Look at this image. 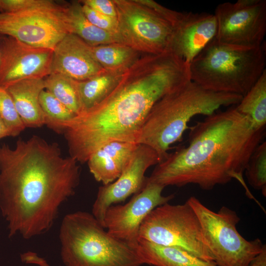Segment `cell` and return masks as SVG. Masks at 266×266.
I'll use <instances>...</instances> for the list:
<instances>
[{
  "instance_id": "ba28073f",
  "label": "cell",
  "mask_w": 266,
  "mask_h": 266,
  "mask_svg": "<svg viewBox=\"0 0 266 266\" xmlns=\"http://www.w3.org/2000/svg\"><path fill=\"white\" fill-rule=\"evenodd\" d=\"M139 238L180 248L202 260L213 262L198 217L187 202L176 205L168 202L154 208L142 222Z\"/></svg>"
},
{
  "instance_id": "9a60e30c",
  "label": "cell",
  "mask_w": 266,
  "mask_h": 266,
  "mask_svg": "<svg viewBox=\"0 0 266 266\" xmlns=\"http://www.w3.org/2000/svg\"><path fill=\"white\" fill-rule=\"evenodd\" d=\"M217 22L214 14L182 12L173 28L169 51L189 64L214 39Z\"/></svg>"
},
{
  "instance_id": "ac0fdd59",
  "label": "cell",
  "mask_w": 266,
  "mask_h": 266,
  "mask_svg": "<svg viewBox=\"0 0 266 266\" xmlns=\"http://www.w3.org/2000/svg\"><path fill=\"white\" fill-rule=\"evenodd\" d=\"M5 89L11 97L26 128H38L45 125L39 101L40 94L45 90L44 78L22 80Z\"/></svg>"
},
{
  "instance_id": "6da1fadb",
  "label": "cell",
  "mask_w": 266,
  "mask_h": 266,
  "mask_svg": "<svg viewBox=\"0 0 266 266\" xmlns=\"http://www.w3.org/2000/svg\"><path fill=\"white\" fill-rule=\"evenodd\" d=\"M77 163L37 135L18 139L14 148L0 146V211L9 237L29 239L49 230L79 185Z\"/></svg>"
},
{
  "instance_id": "30bf717a",
  "label": "cell",
  "mask_w": 266,
  "mask_h": 266,
  "mask_svg": "<svg viewBox=\"0 0 266 266\" xmlns=\"http://www.w3.org/2000/svg\"><path fill=\"white\" fill-rule=\"evenodd\" d=\"M69 33L66 2L15 13H0V35L31 46L54 50Z\"/></svg>"
},
{
  "instance_id": "2e32d148",
  "label": "cell",
  "mask_w": 266,
  "mask_h": 266,
  "mask_svg": "<svg viewBox=\"0 0 266 266\" xmlns=\"http://www.w3.org/2000/svg\"><path fill=\"white\" fill-rule=\"evenodd\" d=\"M105 71L94 58L91 46L74 34H67L53 50L51 73L79 81Z\"/></svg>"
},
{
  "instance_id": "9c48e42d",
  "label": "cell",
  "mask_w": 266,
  "mask_h": 266,
  "mask_svg": "<svg viewBox=\"0 0 266 266\" xmlns=\"http://www.w3.org/2000/svg\"><path fill=\"white\" fill-rule=\"evenodd\" d=\"M118 22V38L142 54L169 51L173 27L137 0H113Z\"/></svg>"
},
{
  "instance_id": "8992f818",
  "label": "cell",
  "mask_w": 266,
  "mask_h": 266,
  "mask_svg": "<svg viewBox=\"0 0 266 266\" xmlns=\"http://www.w3.org/2000/svg\"><path fill=\"white\" fill-rule=\"evenodd\" d=\"M92 214L69 213L60 229L61 256L65 266H140L136 249L110 234Z\"/></svg>"
},
{
  "instance_id": "4316f807",
  "label": "cell",
  "mask_w": 266,
  "mask_h": 266,
  "mask_svg": "<svg viewBox=\"0 0 266 266\" xmlns=\"http://www.w3.org/2000/svg\"><path fill=\"white\" fill-rule=\"evenodd\" d=\"M0 117L6 126L10 136H16L25 128L14 102L7 91L0 88Z\"/></svg>"
},
{
  "instance_id": "8fae6325",
  "label": "cell",
  "mask_w": 266,
  "mask_h": 266,
  "mask_svg": "<svg viewBox=\"0 0 266 266\" xmlns=\"http://www.w3.org/2000/svg\"><path fill=\"white\" fill-rule=\"evenodd\" d=\"M214 15L215 38L232 45L254 47L263 44L266 33V0H238L218 4Z\"/></svg>"
},
{
  "instance_id": "d6a6232c",
  "label": "cell",
  "mask_w": 266,
  "mask_h": 266,
  "mask_svg": "<svg viewBox=\"0 0 266 266\" xmlns=\"http://www.w3.org/2000/svg\"><path fill=\"white\" fill-rule=\"evenodd\" d=\"M6 136H10V134L6 126L0 117V139Z\"/></svg>"
},
{
  "instance_id": "3957f363",
  "label": "cell",
  "mask_w": 266,
  "mask_h": 266,
  "mask_svg": "<svg viewBox=\"0 0 266 266\" xmlns=\"http://www.w3.org/2000/svg\"><path fill=\"white\" fill-rule=\"evenodd\" d=\"M174 84L166 63L153 55L141 56L104 100L66 124L63 134L69 156L83 164L109 142L136 143L150 109Z\"/></svg>"
},
{
  "instance_id": "44dd1931",
  "label": "cell",
  "mask_w": 266,
  "mask_h": 266,
  "mask_svg": "<svg viewBox=\"0 0 266 266\" xmlns=\"http://www.w3.org/2000/svg\"><path fill=\"white\" fill-rule=\"evenodd\" d=\"M124 72L105 71L84 80L76 81L81 113L104 100L115 87Z\"/></svg>"
},
{
  "instance_id": "5bb4252c",
  "label": "cell",
  "mask_w": 266,
  "mask_h": 266,
  "mask_svg": "<svg viewBox=\"0 0 266 266\" xmlns=\"http://www.w3.org/2000/svg\"><path fill=\"white\" fill-rule=\"evenodd\" d=\"M160 162L154 149L146 145L138 144L120 176L114 182L99 188L92 214L102 226L107 209L140 192L146 183V171Z\"/></svg>"
},
{
  "instance_id": "ffe728a7",
  "label": "cell",
  "mask_w": 266,
  "mask_h": 266,
  "mask_svg": "<svg viewBox=\"0 0 266 266\" xmlns=\"http://www.w3.org/2000/svg\"><path fill=\"white\" fill-rule=\"evenodd\" d=\"M66 12L70 33L78 36L91 46L120 43L113 34L101 30L85 16L79 0L66 2Z\"/></svg>"
},
{
  "instance_id": "4fadbf2b",
  "label": "cell",
  "mask_w": 266,
  "mask_h": 266,
  "mask_svg": "<svg viewBox=\"0 0 266 266\" xmlns=\"http://www.w3.org/2000/svg\"><path fill=\"white\" fill-rule=\"evenodd\" d=\"M53 56V50L0 35V88L24 79L45 78L51 73Z\"/></svg>"
},
{
  "instance_id": "484cf974",
  "label": "cell",
  "mask_w": 266,
  "mask_h": 266,
  "mask_svg": "<svg viewBox=\"0 0 266 266\" xmlns=\"http://www.w3.org/2000/svg\"><path fill=\"white\" fill-rule=\"evenodd\" d=\"M249 185L261 190L266 196V142L263 141L254 151L244 171Z\"/></svg>"
},
{
  "instance_id": "d6986e66",
  "label": "cell",
  "mask_w": 266,
  "mask_h": 266,
  "mask_svg": "<svg viewBox=\"0 0 266 266\" xmlns=\"http://www.w3.org/2000/svg\"><path fill=\"white\" fill-rule=\"evenodd\" d=\"M136 250L144 264L152 266H217L177 247L164 246L139 238Z\"/></svg>"
},
{
  "instance_id": "cb8c5ba5",
  "label": "cell",
  "mask_w": 266,
  "mask_h": 266,
  "mask_svg": "<svg viewBox=\"0 0 266 266\" xmlns=\"http://www.w3.org/2000/svg\"><path fill=\"white\" fill-rule=\"evenodd\" d=\"M45 90L50 93L76 115L81 113L76 81L58 73L44 78Z\"/></svg>"
},
{
  "instance_id": "4dcf8cb0",
  "label": "cell",
  "mask_w": 266,
  "mask_h": 266,
  "mask_svg": "<svg viewBox=\"0 0 266 266\" xmlns=\"http://www.w3.org/2000/svg\"><path fill=\"white\" fill-rule=\"evenodd\" d=\"M79 1L82 4L100 13L113 17H117L113 0H81Z\"/></svg>"
},
{
  "instance_id": "d4e9b609",
  "label": "cell",
  "mask_w": 266,
  "mask_h": 266,
  "mask_svg": "<svg viewBox=\"0 0 266 266\" xmlns=\"http://www.w3.org/2000/svg\"><path fill=\"white\" fill-rule=\"evenodd\" d=\"M39 101L44 117V124L58 133H63L66 124L76 115L46 90Z\"/></svg>"
},
{
  "instance_id": "1f68e13d",
  "label": "cell",
  "mask_w": 266,
  "mask_h": 266,
  "mask_svg": "<svg viewBox=\"0 0 266 266\" xmlns=\"http://www.w3.org/2000/svg\"><path fill=\"white\" fill-rule=\"evenodd\" d=\"M249 266H266V245L252 260Z\"/></svg>"
},
{
  "instance_id": "277c9868",
  "label": "cell",
  "mask_w": 266,
  "mask_h": 266,
  "mask_svg": "<svg viewBox=\"0 0 266 266\" xmlns=\"http://www.w3.org/2000/svg\"><path fill=\"white\" fill-rule=\"evenodd\" d=\"M242 96L205 90L192 81L167 93L147 114L140 130L137 144L146 145L158 154L161 162L171 144L180 141L188 123L197 115H209L222 106L237 105Z\"/></svg>"
},
{
  "instance_id": "603a6c76",
  "label": "cell",
  "mask_w": 266,
  "mask_h": 266,
  "mask_svg": "<svg viewBox=\"0 0 266 266\" xmlns=\"http://www.w3.org/2000/svg\"><path fill=\"white\" fill-rule=\"evenodd\" d=\"M237 111L245 116L257 130L266 126V69L235 105Z\"/></svg>"
},
{
  "instance_id": "e0dca14e",
  "label": "cell",
  "mask_w": 266,
  "mask_h": 266,
  "mask_svg": "<svg viewBox=\"0 0 266 266\" xmlns=\"http://www.w3.org/2000/svg\"><path fill=\"white\" fill-rule=\"evenodd\" d=\"M138 144L134 142L113 141L103 145L87 162L90 172L103 185L114 182L123 171Z\"/></svg>"
},
{
  "instance_id": "7c38bea8",
  "label": "cell",
  "mask_w": 266,
  "mask_h": 266,
  "mask_svg": "<svg viewBox=\"0 0 266 266\" xmlns=\"http://www.w3.org/2000/svg\"><path fill=\"white\" fill-rule=\"evenodd\" d=\"M164 187L146 180L143 189L127 203L112 205L105 211L103 227L113 237L136 248L140 226L147 215L156 207L168 203L173 194L162 195Z\"/></svg>"
},
{
  "instance_id": "f546056e",
  "label": "cell",
  "mask_w": 266,
  "mask_h": 266,
  "mask_svg": "<svg viewBox=\"0 0 266 266\" xmlns=\"http://www.w3.org/2000/svg\"><path fill=\"white\" fill-rule=\"evenodd\" d=\"M142 4L150 8L169 22L174 28L178 23L182 12L169 9L152 0H137Z\"/></svg>"
},
{
  "instance_id": "52a82bcc",
  "label": "cell",
  "mask_w": 266,
  "mask_h": 266,
  "mask_svg": "<svg viewBox=\"0 0 266 266\" xmlns=\"http://www.w3.org/2000/svg\"><path fill=\"white\" fill-rule=\"evenodd\" d=\"M186 202L196 214L205 243L217 266H249L266 244L258 238L248 241L238 232L240 218L226 207L215 212L195 197Z\"/></svg>"
},
{
  "instance_id": "83f0119b",
  "label": "cell",
  "mask_w": 266,
  "mask_h": 266,
  "mask_svg": "<svg viewBox=\"0 0 266 266\" xmlns=\"http://www.w3.org/2000/svg\"><path fill=\"white\" fill-rule=\"evenodd\" d=\"M82 6L85 16L91 23L98 28L114 35L119 41L117 17L103 14L83 4Z\"/></svg>"
},
{
  "instance_id": "5b68a950",
  "label": "cell",
  "mask_w": 266,
  "mask_h": 266,
  "mask_svg": "<svg viewBox=\"0 0 266 266\" xmlns=\"http://www.w3.org/2000/svg\"><path fill=\"white\" fill-rule=\"evenodd\" d=\"M263 44L238 46L214 38L190 63L191 80L208 91L244 96L266 69Z\"/></svg>"
},
{
  "instance_id": "7a4b0ae2",
  "label": "cell",
  "mask_w": 266,
  "mask_h": 266,
  "mask_svg": "<svg viewBox=\"0 0 266 266\" xmlns=\"http://www.w3.org/2000/svg\"><path fill=\"white\" fill-rule=\"evenodd\" d=\"M188 145L169 153L157 165L148 182L164 187L198 185L210 190L237 179L247 189L243 174L252 154L266 135L235 105L216 111L189 127Z\"/></svg>"
},
{
  "instance_id": "f1b7e54d",
  "label": "cell",
  "mask_w": 266,
  "mask_h": 266,
  "mask_svg": "<svg viewBox=\"0 0 266 266\" xmlns=\"http://www.w3.org/2000/svg\"><path fill=\"white\" fill-rule=\"evenodd\" d=\"M52 0H0V13H11L57 4Z\"/></svg>"
},
{
  "instance_id": "7402d4cb",
  "label": "cell",
  "mask_w": 266,
  "mask_h": 266,
  "mask_svg": "<svg viewBox=\"0 0 266 266\" xmlns=\"http://www.w3.org/2000/svg\"><path fill=\"white\" fill-rule=\"evenodd\" d=\"M91 50L96 61L108 72L125 71L142 54L131 47L120 43L91 46Z\"/></svg>"
}]
</instances>
